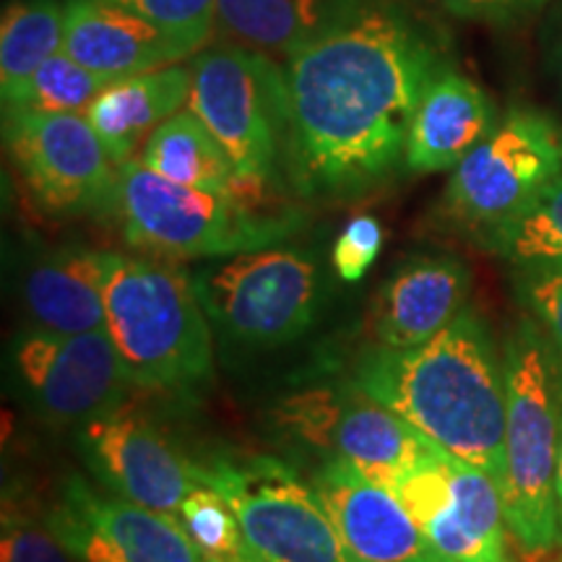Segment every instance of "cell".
<instances>
[{
	"label": "cell",
	"mask_w": 562,
	"mask_h": 562,
	"mask_svg": "<svg viewBox=\"0 0 562 562\" xmlns=\"http://www.w3.org/2000/svg\"><path fill=\"white\" fill-rule=\"evenodd\" d=\"M422 531L453 562H513L501 484L456 456L451 495Z\"/></svg>",
	"instance_id": "21"
},
{
	"label": "cell",
	"mask_w": 562,
	"mask_h": 562,
	"mask_svg": "<svg viewBox=\"0 0 562 562\" xmlns=\"http://www.w3.org/2000/svg\"><path fill=\"white\" fill-rule=\"evenodd\" d=\"M560 175L562 123L542 110L513 108L451 170L440 214L480 237L518 214Z\"/></svg>",
	"instance_id": "10"
},
{
	"label": "cell",
	"mask_w": 562,
	"mask_h": 562,
	"mask_svg": "<svg viewBox=\"0 0 562 562\" xmlns=\"http://www.w3.org/2000/svg\"><path fill=\"white\" fill-rule=\"evenodd\" d=\"M191 89V63H172L108 83L83 115L102 138L110 159L121 167L144 149L146 138L161 123L188 108Z\"/></svg>",
	"instance_id": "19"
},
{
	"label": "cell",
	"mask_w": 562,
	"mask_h": 562,
	"mask_svg": "<svg viewBox=\"0 0 562 562\" xmlns=\"http://www.w3.org/2000/svg\"><path fill=\"white\" fill-rule=\"evenodd\" d=\"M13 372L26 402L47 425L74 430L117 409L136 389L108 331L30 328L13 341Z\"/></svg>",
	"instance_id": "12"
},
{
	"label": "cell",
	"mask_w": 562,
	"mask_h": 562,
	"mask_svg": "<svg viewBox=\"0 0 562 562\" xmlns=\"http://www.w3.org/2000/svg\"><path fill=\"white\" fill-rule=\"evenodd\" d=\"M108 83L112 81L81 66L66 50H60L42 63L24 91L3 110L81 112L83 115Z\"/></svg>",
	"instance_id": "26"
},
{
	"label": "cell",
	"mask_w": 562,
	"mask_h": 562,
	"mask_svg": "<svg viewBox=\"0 0 562 562\" xmlns=\"http://www.w3.org/2000/svg\"><path fill=\"white\" fill-rule=\"evenodd\" d=\"M178 518L195 544V550L203 554V560L240 562L245 552L240 521L232 513L229 503L214 487L199 484L182 501Z\"/></svg>",
	"instance_id": "27"
},
{
	"label": "cell",
	"mask_w": 562,
	"mask_h": 562,
	"mask_svg": "<svg viewBox=\"0 0 562 562\" xmlns=\"http://www.w3.org/2000/svg\"><path fill=\"white\" fill-rule=\"evenodd\" d=\"M63 50L110 81L193 58L182 42L110 0H66Z\"/></svg>",
	"instance_id": "17"
},
{
	"label": "cell",
	"mask_w": 562,
	"mask_h": 562,
	"mask_svg": "<svg viewBox=\"0 0 562 562\" xmlns=\"http://www.w3.org/2000/svg\"><path fill=\"white\" fill-rule=\"evenodd\" d=\"M550 0H442L448 11L461 19L510 26L542 11Z\"/></svg>",
	"instance_id": "32"
},
{
	"label": "cell",
	"mask_w": 562,
	"mask_h": 562,
	"mask_svg": "<svg viewBox=\"0 0 562 562\" xmlns=\"http://www.w3.org/2000/svg\"><path fill=\"white\" fill-rule=\"evenodd\" d=\"M271 425L292 446L321 461L347 463L385 490L438 446L355 381L286 393L273 406Z\"/></svg>",
	"instance_id": "8"
},
{
	"label": "cell",
	"mask_w": 562,
	"mask_h": 562,
	"mask_svg": "<svg viewBox=\"0 0 562 562\" xmlns=\"http://www.w3.org/2000/svg\"><path fill=\"white\" fill-rule=\"evenodd\" d=\"M188 110L214 133L258 195L286 188L290 97L284 66L240 42H214L191 58Z\"/></svg>",
	"instance_id": "6"
},
{
	"label": "cell",
	"mask_w": 562,
	"mask_h": 562,
	"mask_svg": "<svg viewBox=\"0 0 562 562\" xmlns=\"http://www.w3.org/2000/svg\"><path fill=\"white\" fill-rule=\"evenodd\" d=\"M351 562H355V560H351Z\"/></svg>",
	"instance_id": "38"
},
{
	"label": "cell",
	"mask_w": 562,
	"mask_h": 562,
	"mask_svg": "<svg viewBox=\"0 0 562 562\" xmlns=\"http://www.w3.org/2000/svg\"><path fill=\"white\" fill-rule=\"evenodd\" d=\"M76 448L104 490L167 516H178L182 501L203 484L201 463L131 402L79 427Z\"/></svg>",
	"instance_id": "13"
},
{
	"label": "cell",
	"mask_w": 562,
	"mask_h": 562,
	"mask_svg": "<svg viewBox=\"0 0 562 562\" xmlns=\"http://www.w3.org/2000/svg\"><path fill=\"white\" fill-rule=\"evenodd\" d=\"M383 248V227L375 216L362 214L355 216L347 227L341 229V235L336 237L331 261L336 269V277L349 281H360L364 273L370 271V266L375 263L378 252Z\"/></svg>",
	"instance_id": "31"
},
{
	"label": "cell",
	"mask_w": 562,
	"mask_h": 562,
	"mask_svg": "<svg viewBox=\"0 0 562 562\" xmlns=\"http://www.w3.org/2000/svg\"><path fill=\"white\" fill-rule=\"evenodd\" d=\"M136 13L172 40L182 42L193 55L209 45L216 32L220 0H110Z\"/></svg>",
	"instance_id": "28"
},
{
	"label": "cell",
	"mask_w": 562,
	"mask_h": 562,
	"mask_svg": "<svg viewBox=\"0 0 562 562\" xmlns=\"http://www.w3.org/2000/svg\"><path fill=\"white\" fill-rule=\"evenodd\" d=\"M258 203L180 186L138 159L117 167V222L125 243L146 256L209 261L279 245L305 224L300 211H263Z\"/></svg>",
	"instance_id": "5"
},
{
	"label": "cell",
	"mask_w": 562,
	"mask_h": 562,
	"mask_svg": "<svg viewBox=\"0 0 562 562\" xmlns=\"http://www.w3.org/2000/svg\"><path fill=\"white\" fill-rule=\"evenodd\" d=\"M201 482L229 503L245 547L269 562H351L311 482L273 456H216Z\"/></svg>",
	"instance_id": "9"
},
{
	"label": "cell",
	"mask_w": 562,
	"mask_h": 562,
	"mask_svg": "<svg viewBox=\"0 0 562 562\" xmlns=\"http://www.w3.org/2000/svg\"><path fill=\"white\" fill-rule=\"evenodd\" d=\"M364 0H220L216 32L256 50L290 55L341 24Z\"/></svg>",
	"instance_id": "22"
},
{
	"label": "cell",
	"mask_w": 562,
	"mask_h": 562,
	"mask_svg": "<svg viewBox=\"0 0 562 562\" xmlns=\"http://www.w3.org/2000/svg\"><path fill=\"white\" fill-rule=\"evenodd\" d=\"M206 562H227V560H206Z\"/></svg>",
	"instance_id": "36"
},
{
	"label": "cell",
	"mask_w": 562,
	"mask_h": 562,
	"mask_svg": "<svg viewBox=\"0 0 562 562\" xmlns=\"http://www.w3.org/2000/svg\"><path fill=\"white\" fill-rule=\"evenodd\" d=\"M76 558L55 537L47 521L5 501L0 529V562H74Z\"/></svg>",
	"instance_id": "30"
},
{
	"label": "cell",
	"mask_w": 562,
	"mask_h": 562,
	"mask_svg": "<svg viewBox=\"0 0 562 562\" xmlns=\"http://www.w3.org/2000/svg\"><path fill=\"white\" fill-rule=\"evenodd\" d=\"M5 151L50 216L115 214L117 165L81 112L3 110Z\"/></svg>",
	"instance_id": "11"
},
{
	"label": "cell",
	"mask_w": 562,
	"mask_h": 562,
	"mask_svg": "<svg viewBox=\"0 0 562 562\" xmlns=\"http://www.w3.org/2000/svg\"><path fill=\"white\" fill-rule=\"evenodd\" d=\"M542 47H544L547 68H550L552 79L558 81V87L562 89V0L560 3H554V9L544 21Z\"/></svg>",
	"instance_id": "33"
},
{
	"label": "cell",
	"mask_w": 562,
	"mask_h": 562,
	"mask_svg": "<svg viewBox=\"0 0 562 562\" xmlns=\"http://www.w3.org/2000/svg\"><path fill=\"white\" fill-rule=\"evenodd\" d=\"M446 68L440 42L396 0H364L286 55V188L357 201L396 180L422 97Z\"/></svg>",
	"instance_id": "1"
},
{
	"label": "cell",
	"mask_w": 562,
	"mask_h": 562,
	"mask_svg": "<svg viewBox=\"0 0 562 562\" xmlns=\"http://www.w3.org/2000/svg\"><path fill=\"white\" fill-rule=\"evenodd\" d=\"M472 273L453 256H419L398 266L372 302L375 347L412 349L430 341L469 305Z\"/></svg>",
	"instance_id": "16"
},
{
	"label": "cell",
	"mask_w": 562,
	"mask_h": 562,
	"mask_svg": "<svg viewBox=\"0 0 562 562\" xmlns=\"http://www.w3.org/2000/svg\"><path fill=\"white\" fill-rule=\"evenodd\" d=\"M476 240L513 269L562 266V175L544 186L518 214Z\"/></svg>",
	"instance_id": "25"
},
{
	"label": "cell",
	"mask_w": 562,
	"mask_h": 562,
	"mask_svg": "<svg viewBox=\"0 0 562 562\" xmlns=\"http://www.w3.org/2000/svg\"><path fill=\"white\" fill-rule=\"evenodd\" d=\"M503 364L505 524L518 550L537 560L562 544L558 510L562 370L529 315H524L505 336Z\"/></svg>",
	"instance_id": "3"
},
{
	"label": "cell",
	"mask_w": 562,
	"mask_h": 562,
	"mask_svg": "<svg viewBox=\"0 0 562 562\" xmlns=\"http://www.w3.org/2000/svg\"><path fill=\"white\" fill-rule=\"evenodd\" d=\"M104 256L108 250L63 248L40 258L21 281L32 328L50 334L104 331Z\"/></svg>",
	"instance_id": "20"
},
{
	"label": "cell",
	"mask_w": 562,
	"mask_h": 562,
	"mask_svg": "<svg viewBox=\"0 0 562 562\" xmlns=\"http://www.w3.org/2000/svg\"><path fill=\"white\" fill-rule=\"evenodd\" d=\"M191 277L211 326L237 347L292 344L311 331L323 302L318 261L281 243L209 258Z\"/></svg>",
	"instance_id": "7"
},
{
	"label": "cell",
	"mask_w": 562,
	"mask_h": 562,
	"mask_svg": "<svg viewBox=\"0 0 562 562\" xmlns=\"http://www.w3.org/2000/svg\"><path fill=\"white\" fill-rule=\"evenodd\" d=\"M351 381L503 492L505 364L480 311L467 305L419 347L364 349Z\"/></svg>",
	"instance_id": "2"
},
{
	"label": "cell",
	"mask_w": 562,
	"mask_h": 562,
	"mask_svg": "<svg viewBox=\"0 0 562 562\" xmlns=\"http://www.w3.org/2000/svg\"><path fill=\"white\" fill-rule=\"evenodd\" d=\"M495 123V102L487 91L448 66L425 91L414 115L406 172L456 170Z\"/></svg>",
	"instance_id": "18"
},
{
	"label": "cell",
	"mask_w": 562,
	"mask_h": 562,
	"mask_svg": "<svg viewBox=\"0 0 562 562\" xmlns=\"http://www.w3.org/2000/svg\"><path fill=\"white\" fill-rule=\"evenodd\" d=\"M516 297L539 326L562 370V266L516 269Z\"/></svg>",
	"instance_id": "29"
},
{
	"label": "cell",
	"mask_w": 562,
	"mask_h": 562,
	"mask_svg": "<svg viewBox=\"0 0 562 562\" xmlns=\"http://www.w3.org/2000/svg\"><path fill=\"white\" fill-rule=\"evenodd\" d=\"M311 484L355 562H453L391 490L339 461H321Z\"/></svg>",
	"instance_id": "15"
},
{
	"label": "cell",
	"mask_w": 562,
	"mask_h": 562,
	"mask_svg": "<svg viewBox=\"0 0 562 562\" xmlns=\"http://www.w3.org/2000/svg\"><path fill=\"white\" fill-rule=\"evenodd\" d=\"M79 562H206L178 516L144 508L74 474L45 516Z\"/></svg>",
	"instance_id": "14"
},
{
	"label": "cell",
	"mask_w": 562,
	"mask_h": 562,
	"mask_svg": "<svg viewBox=\"0 0 562 562\" xmlns=\"http://www.w3.org/2000/svg\"><path fill=\"white\" fill-rule=\"evenodd\" d=\"M560 562H562V560H560Z\"/></svg>",
	"instance_id": "39"
},
{
	"label": "cell",
	"mask_w": 562,
	"mask_h": 562,
	"mask_svg": "<svg viewBox=\"0 0 562 562\" xmlns=\"http://www.w3.org/2000/svg\"><path fill=\"white\" fill-rule=\"evenodd\" d=\"M240 562H269V560H263V558H258L256 552H250L248 547H245V552H243V558H240Z\"/></svg>",
	"instance_id": "35"
},
{
	"label": "cell",
	"mask_w": 562,
	"mask_h": 562,
	"mask_svg": "<svg viewBox=\"0 0 562 562\" xmlns=\"http://www.w3.org/2000/svg\"><path fill=\"white\" fill-rule=\"evenodd\" d=\"M558 510H560V526H562V451L558 463Z\"/></svg>",
	"instance_id": "34"
},
{
	"label": "cell",
	"mask_w": 562,
	"mask_h": 562,
	"mask_svg": "<svg viewBox=\"0 0 562 562\" xmlns=\"http://www.w3.org/2000/svg\"><path fill=\"white\" fill-rule=\"evenodd\" d=\"M138 161L149 167L151 172L172 182H180V186L243 195V199L250 201L263 199L240 178V172L235 170L229 154L222 149L214 133L188 108L175 112L170 121L161 123L146 138Z\"/></svg>",
	"instance_id": "23"
},
{
	"label": "cell",
	"mask_w": 562,
	"mask_h": 562,
	"mask_svg": "<svg viewBox=\"0 0 562 562\" xmlns=\"http://www.w3.org/2000/svg\"><path fill=\"white\" fill-rule=\"evenodd\" d=\"M66 0H9L0 16V100H16L37 68L63 50Z\"/></svg>",
	"instance_id": "24"
},
{
	"label": "cell",
	"mask_w": 562,
	"mask_h": 562,
	"mask_svg": "<svg viewBox=\"0 0 562 562\" xmlns=\"http://www.w3.org/2000/svg\"><path fill=\"white\" fill-rule=\"evenodd\" d=\"M427 3H438V0H427ZM440 3H442V0H440Z\"/></svg>",
	"instance_id": "37"
},
{
	"label": "cell",
	"mask_w": 562,
	"mask_h": 562,
	"mask_svg": "<svg viewBox=\"0 0 562 562\" xmlns=\"http://www.w3.org/2000/svg\"><path fill=\"white\" fill-rule=\"evenodd\" d=\"M104 313V331L136 389L182 391L209 381L214 326L191 271L170 258L108 250Z\"/></svg>",
	"instance_id": "4"
}]
</instances>
